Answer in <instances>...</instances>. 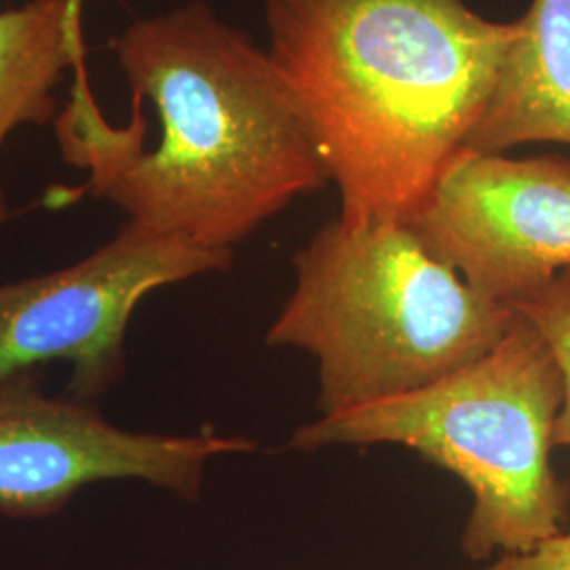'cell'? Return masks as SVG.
<instances>
[{
    "mask_svg": "<svg viewBox=\"0 0 570 570\" xmlns=\"http://www.w3.org/2000/svg\"><path fill=\"white\" fill-rule=\"evenodd\" d=\"M138 108L112 127L81 77L58 115L61 155L85 190L157 235L235 252L296 199L330 184L303 112L268 51L204 0L131 21L112 41Z\"/></svg>",
    "mask_w": 570,
    "mask_h": 570,
    "instance_id": "6da1fadb",
    "label": "cell"
},
{
    "mask_svg": "<svg viewBox=\"0 0 570 570\" xmlns=\"http://www.w3.org/2000/svg\"><path fill=\"white\" fill-rule=\"evenodd\" d=\"M268 56L346 226L407 223L465 150L515 37L468 0H265Z\"/></svg>",
    "mask_w": 570,
    "mask_h": 570,
    "instance_id": "7a4b0ae2",
    "label": "cell"
},
{
    "mask_svg": "<svg viewBox=\"0 0 570 570\" xmlns=\"http://www.w3.org/2000/svg\"><path fill=\"white\" fill-rule=\"evenodd\" d=\"M296 285L266 345L317 360L322 416L428 387L484 357L515 311L471 285L407 223L322 226L294 256Z\"/></svg>",
    "mask_w": 570,
    "mask_h": 570,
    "instance_id": "3957f363",
    "label": "cell"
},
{
    "mask_svg": "<svg viewBox=\"0 0 570 570\" xmlns=\"http://www.w3.org/2000/svg\"><path fill=\"white\" fill-rule=\"evenodd\" d=\"M562 374L522 315L484 357L428 387L296 429L289 446L395 444L419 452L473 499L461 550L473 562L567 532L570 487L551 468Z\"/></svg>",
    "mask_w": 570,
    "mask_h": 570,
    "instance_id": "277c9868",
    "label": "cell"
},
{
    "mask_svg": "<svg viewBox=\"0 0 570 570\" xmlns=\"http://www.w3.org/2000/svg\"><path fill=\"white\" fill-rule=\"evenodd\" d=\"M235 252L205 249L125 225L75 265L0 285V383L68 362L72 397L98 400L121 381L125 334L165 285L225 273Z\"/></svg>",
    "mask_w": 570,
    "mask_h": 570,
    "instance_id": "5b68a950",
    "label": "cell"
},
{
    "mask_svg": "<svg viewBox=\"0 0 570 570\" xmlns=\"http://www.w3.org/2000/svg\"><path fill=\"white\" fill-rule=\"evenodd\" d=\"M249 438L127 431L79 397H49L37 374L0 383V515L47 518L79 490L140 480L197 499L205 468L225 454L254 452Z\"/></svg>",
    "mask_w": 570,
    "mask_h": 570,
    "instance_id": "8992f818",
    "label": "cell"
},
{
    "mask_svg": "<svg viewBox=\"0 0 570 570\" xmlns=\"http://www.w3.org/2000/svg\"><path fill=\"white\" fill-rule=\"evenodd\" d=\"M407 225L475 292L513 308L570 268V159L465 148Z\"/></svg>",
    "mask_w": 570,
    "mask_h": 570,
    "instance_id": "52a82bcc",
    "label": "cell"
},
{
    "mask_svg": "<svg viewBox=\"0 0 570 570\" xmlns=\"http://www.w3.org/2000/svg\"><path fill=\"white\" fill-rule=\"evenodd\" d=\"M515 21L489 104L468 150L508 153L524 144L570 146V0H532Z\"/></svg>",
    "mask_w": 570,
    "mask_h": 570,
    "instance_id": "ba28073f",
    "label": "cell"
},
{
    "mask_svg": "<svg viewBox=\"0 0 570 570\" xmlns=\"http://www.w3.org/2000/svg\"><path fill=\"white\" fill-rule=\"evenodd\" d=\"M82 4L28 0L0 9V153L23 125L58 119L56 91L68 68L82 70ZM11 207L0 184V233Z\"/></svg>",
    "mask_w": 570,
    "mask_h": 570,
    "instance_id": "9c48e42d",
    "label": "cell"
},
{
    "mask_svg": "<svg viewBox=\"0 0 570 570\" xmlns=\"http://www.w3.org/2000/svg\"><path fill=\"white\" fill-rule=\"evenodd\" d=\"M513 311L541 334L560 367L564 397L556 421V446H570V268L518 301Z\"/></svg>",
    "mask_w": 570,
    "mask_h": 570,
    "instance_id": "30bf717a",
    "label": "cell"
},
{
    "mask_svg": "<svg viewBox=\"0 0 570 570\" xmlns=\"http://www.w3.org/2000/svg\"><path fill=\"white\" fill-rule=\"evenodd\" d=\"M478 570H570V532H560L522 553H505Z\"/></svg>",
    "mask_w": 570,
    "mask_h": 570,
    "instance_id": "8fae6325",
    "label": "cell"
},
{
    "mask_svg": "<svg viewBox=\"0 0 570 570\" xmlns=\"http://www.w3.org/2000/svg\"><path fill=\"white\" fill-rule=\"evenodd\" d=\"M77 2H79V4H82V2H85V0H77Z\"/></svg>",
    "mask_w": 570,
    "mask_h": 570,
    "instance_id": "7c38bea8",
    "label": "cell"
}]
</instances>
